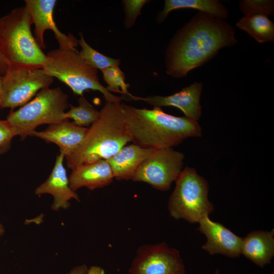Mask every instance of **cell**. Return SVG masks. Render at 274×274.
<instances>
[{
  "instance_id": "obj_1",
  "label": "cell",
  "mask_w": 274,
  "mask_h": 274,
  "mask_svg": "<svg viewBox=\"0 0 274 274\" xmlns=\"http://www.w3.org/2000/svg\"><path fill=\"white\" fill-rule=\"evenodd\" d=\"M234 28L223 19L199 12L174 35L165 52L166 73L186 77L211 60L219 50L236 43Z\"/></svg>"
},
{
  "instance_id": "obj_2",
  "label": "cell",
  "mask_w": 274,
  "mask_h": 274,
  "mask_svg": "<svg viewBox=\"0 0 274 274\" xmlns=\"http://www.w3.org/2000/svg\"><path fill=\"white\" fill-rule=\"evenodd\" d=\"M125 125L133 144L148 149L172 148L190 137H199L197 121L165 113L161 108H137L122 104Z\"/></svg>"
},
{
  "instance_id": "obj_3",
  "label": "cell",
  "mask_w": 274,
  "mask_h": 274,
  "mask_svg": "<svg viewBox=\"0 0 274 274\" xmlns=\"http://www.w3.org/2000/svg\"><path fill=\"white\" fill-rule=\"evenodd\" d=\"M100 112L98 119L88 128L79 147L65 157L72 170L82 164L107 160L131 141L121 102H106Z\"/></svg>"
},
{
  "instance_id": "obj_4",
  "label": "cell",
  "mask_w": 274,
  "mask_h": 274,
  "mask_svg": "<svg viewBox=\"0 0 274 274\" xmlns=\"http://www.w3.org/2000/svg\"><path fill=\"white\" fill-rule=\"evenodd\" d=\"M32 24L25 6L1 19L0 48L8 66L42 68L47 59L31 31Z\"/></svg>"
},
{
  "instance_id": "obj_5",
  "label": "cell",
  "mask_w": 274,
  "mask_h": 274,
  "mask_svg": "<svg viewBox=\"0 0 274 274\" xmlns=\"http://www.w3.org/2000/svg\"><path fill=\"white\" fill-rule=\"evenodd\" d=\"M47 55L43 69L70 87L74 93L82 96L87 90L98 91L107 102H121L123 97L114 95L101 84L97 70L88 64L77 50L56 49Z\"/></svg>"
},
{
  "instance_id": "obj_6",
  "label": "cell",
  "mask_w": 274,
  "mask_h": 274,
  "mask_svg": "<svg viewBox=\"0 0 274 274\" xmlns=\"http://www.w3.org/2000/svg\"><path fill=\"white\" fill-rule=\"evenodd\" d=\"M69 105L68 95L60 87L46 88L18 110L11 111L6 120L15 135L23 140L41 125L54 124L65 120L63 116Z\"/></svg>"
},
{
  "instance_id": "obj_7",
  "label": "cell",
  "mask_w": 274,
  "mask_h": 274,
  "mask_svg": "<svg viewBox=\"0 0 274 274\" xmlns=\"http://www.w3.org/2000/svg\"><path fill=\"white\" fill-rule=\"evenodd\" d=\"M175 182L168 202L170 216L195 223L213 211V204L208 197V182L195 168L186 167Z\"/></svg>"
},
{
  "instance_id": "obj_8",
  "label": "cell",
  "mask_w": 274,
  "mask_h": 274,
  "mask_svg": "<svg viewBox=\"0 0 274 274\" xmlns=\"http://www.w3.org/2000/svg\"><path fill=\"white\" fill-rule=\"evenodd\" d=\"M53 79L42 68L8 66L2 76L1 108L13 111L24 105L38 91L49 87Z\"/></svg>"
},
{
  "instance_id": "obj_9",
  "label": "cell",
  "mask_w": 274,
  "mask_h": 274,
  "mask_svg": "<svg viewBox=\"0 0 274 274\" xmlns=\"http://www.w3.org/2000/svg\"><path fill=\"white\" fill-rule=\"evenodd\" d=\"M184 160V154L172 148L155 149L140 165L131 180L167 191L182 172Z\"/></svg>"
},
{
  "instance_id": "obj_10",
  "label": "cell",
  "mask_w": 274,
  "mask_h": 274,
  "mask_svg": "<svg viewBox=\"0 0 274 274\" xmlns=\"http://www.w3.org/2000/svg\"><path fill=\"white\" fill-rule=\"evenodd\" d=\"M180 252L165 242L140 246L132 260L129 274H185Z\"/></svg>"
},
{
  "instance_id": "obj_11",
  "label": "cell",
  "mask_w": 274,
  "mask_h": 274,
  "mask_svg": "<svg viewBox=\"0 0 274 274\" xmlns=\"http://www.w3.org/2000/svg\"><path fill=\"white\" fill-rule=\"evenodd\" d=\"M25 6L35 24V38L42 49L46 48L44 34L46 30H52L56 39L59 48L75 50L78 46V40L73 35H66L58 28L53 18L56 0H25Z\"/></svg>"
},
{
  "instance_id": "obj_12",
  "label": "cell",
  "mask_w": 274,
  "mask_h": 274,
  "mask_svg": "<svg viewBox=\"0 0 274 274\" xmlns=\"http://www.w3.org/2000/svg\"><path fill=\"white\" fill-rule=\"evenodd\" d=\"M203 84L195 82L183 88L181 91L167 96L150 95L139 97L131 94L127 95L132 100H140L159 107L172 106L181 110L185 117L197 121L201 114L200 98Z\"/></svg>"
},
{
  "instance_id": "obj_13",
  "label": "cell",
  "mask_w": 274,
  "mask_h": 274,
  "mask_svg": "<svg viewBox=\"0 0 274 274\" xmlns=\"http://www.w3.org/2000/svg\"><path fill=\"white\" fill-rule=\"evenodd\" d=\"M198 223L197 229L207 237L202 248L210 254H220L232 258L241 254L242 237L221 223L213 221L209 216L203 217Z\"/></svg>"
},
{
  "instance_id": "obj_14",
  "label": "cell",
  "mask_w": 274,
  "mask_h": 274,
  "mask_svg": "<svg viewBox=\"0 0 274 274\" xmlns=\"http://www.w3.org/2000/svg\"><path fill=\"white\" fill-rule=\"evenodd\" d=\"M64 158L65 156L60 153L56 158L50 175L35 191V194L39 196L49 194L53 196V201L51 208L54 211L69 208L70 200L72 199L80 201L78 194L70 186L68 178L63 164Z\"/></svg>"
},
{
  "instance_id": "obj_15",
  "label": "cell",
  "mask_w": 274,
  "mask_h": 274,
  "mask_svg": "<svg viewBox=\"0 0 274 274\" xmlns=\"http://www.w3.org/2000/svg\"><path fill=\"white\" fill-rule=\"evenodd\" d=\"M88 128L80 127L68 119L49 125L43 131H34L30 136L56 144L65 157L74 152L82 143Z\"/></svg>"
},
{
  "instance_id": "obj_16",
  "label": "cell",
  "mask_w": 274,
  "mask_h": 274,
  "mask_svg": "<svg viewBox=\"0 0 274 274\" xmlns=\"http://www.w3.org/2000/svg\"><path fill=\"white\" fill-rule=\"evenodd\" d=\"M114 179L106 159L79 165L72 169L68 177L70 186L75 191L82 187L90 190L102 188L112 183Z\"/></svg>"
},
{
  "instance_id": "obj_17",
  "label": "cell",
  "mask_w": 274,
  "mask_h": 274,
  "mask_svg": "<svg viewBox=\"0 0 274 274\" xmlns=\"http://www.w3.org/2000/svg\"><path fill=\"white\" fill-rule=\"evenodd\" d=\"M154 150L145 148L135 144L123 147L117 153L107 159L114 179L118 180H132L137 169Z\"/></svg>"
},
{
  "instance_id": "obj_18",
  "label": "cell",
  "mask_w": 274,
  "mask_h": 274,
  "mask_svg": "<svg viewBox=\"0 0 274 274\" xmlns=\"http://www.w3.org/2000/svg\"><path fill=\"white\" fill-rule=\"evenodd\" d=\"M274 231H253L242 238L241 254L263 267L274 255Z\"/></svg>"
},
{
  "instance_id": "obj_19",
  "label": "cell",
  "mask_w": 274,
  "mask_h": 274,
  "mask_svg": "<svg viewBox=\"0 0 274 274\" xmlns=\"http://www.w3.org/2000/svg\"><path fill=\"white\" fill-rule=\"evenodd\" d=\"M180 9H196L222 19L228 16L227 9L217 0H165L163 9L157 16V22L162 23L170 12Z\"/></svg>"
},
{
  "instance_id": "obj_20",
  "label": "cell",
  "mask_w": 274,
  "mask_h": 274,
  "mask_svg": "<svg viewBox=\"0 0 274 274\" xmlns=\"http://www.w3.org/2000/svg\"><path fill=\"white\" fill-rule=\"evenodd\" d=\"M236 25L259 43L274 41V24L265 15H245Z\"/></svg>"
},
{
  "instance_id": "obj_21",
  "label": "cell",
  "mask_w": 274,
  "mask_h": 274,
  "mask_svg": "<svg viewBox=\"0 0 274 274\" xmlns=\"http://www.w3.org/2000/svg\"><path fill=\"white\" fill-rule=\"evenodd\" d=\"M78 106L70 104V110L64 114V119H72L73 122L80 127L88 126L95 122L100 112L91 105L83 95L78 99Z\"/></svg>"
},
{
  "instance_id": "obj_22",
  "label": "cell",
  "mask_w": 274,
  "mask_h": 274,
  "mask_svg": "<svg viewBox=\"0 0 274 274\" xmlns=\"http://www.w3.org/2000/svg\"><path fill=\"white\" fill-rule=\"evenodd\" d=\"M78 43L81 47L80 56L93 68L102 71L111 66H119L120 59L107 56L93 49L86 42L82 34L80 35Z\"/></svg>"
},
{
  "instance_id": "obj_23",
  "label": "cell",
  "mask_w": 274,
  "mask_h": 274,
  "mask_svg": "<svg viewBox=\"0 0 274 274\" xmlns=\"http://www.w3.org/2000/svg\"><path fill=\"white\" fill-rule=\"evenodd\" d=\"M106 88L111 92L129 95L128 89L130 85L125 82V75L119 66H111L102 71Z\"/></svg>"
},
{
  "instance_id": "obj_24",
  "label": "cell",
  "mask_w": 274,
  "mask_h": 274,
  "mask_svg": "<svg viewBox=\"0 0 274 274\" xmlns=\"http://www.w3.org/2000/svg\"><path fill=\"white\" fill-rule=\"evenodd\" d=\"M239 8L245 15H273L274 1L271 0H243L239 2Z\"/></svg>"
},
{
  "instance_id": "obj_25",
  "label": "cell",
  "mask_w": 274,
  "mask_h": 274,
  "mask_svg": "<svg viewBox=\"0 0 274 274\" xmlns=\"http://www.w3.org/2000/svg\"><path fill=\"white\" fill-rule=\"evenodd\" d=\"M148 0H123L122 1L125 14L124 25L126 28L132 27L144 5Z\"/></svg>"
},
{
  "instance_id": "obj_26",
  "label": "cell",
  "mask_w": 274,
  "mask_h": 274,
  "mask_svg": "<svg viewBox=\"0 0 274 274\" xmlns=\"http://www.w3.org/2000/svg\"><path fill=\"white\" fill-rule=\"evenodd\" d=\"M15 136L10 123L7 120H0V154L10 150L12 140Z\"/></svg>"
},
{
  "instance_id": "obj_27",
  "label": "cell",
  "mask_w": 274,
  "mask_h": 274,
  "mask_svg": "<svg viewBox=\"0 0 274 274\" xmlns=\"http://www.w3.org/2000/svg\"><path fill=\"white\" fill-rule=\"evenodd\" d=\"M88 270L87 265L83 264L74 267L65 274H87Z\"/></svg>"
},
{
  "instance_id": "obj_28",
  "label": "cell",
  "mask_w": 274,
  "mask_h": 274,
  "mask_svg": "<svg viewBox=\"0 0 274 274\" xmlns=\"http://www.w3.org/2000/svg\"><path fill=\"white\" fill-rule=\"evenodd\" d=\"M0 17V22H1ZM8 68V65L4 58L0 48V76H3Z\"/></svg>"
},
{
  "instance_id": "obj_29",
  "label": "cell",
  "mask_w": 274,
  "mask_h": 274,
  "mask_svg": "<svg viewBox=\"0 0 274 274\" xmlns=\"http://www.w3.org/2000/svg\"><path fill=\"white\" fill-rule=\"evenodd\" d=\"M87 274H105V271L100 267L94 266L88 268Z\"/></svg>"
},
{
  "instance_id": "obj_30",
  "label": "cell",
  "mask_w": 274,
  "mask_h": 274,
  "mask_svg": "<svg viewBox=\"0 0 274 274\" xmlns=\"http://www.w3.org/2000/svg\"><path fill=\"white\" fill-rule=\"evenodd\" d=\"M2 76H0V108L2 100Z\"/></svg>"
},
{
  "instance_id": "obj_31",
  "label": "cell",
  "mask_w": 274,
  "mask_h": 274,
  "mask_svg": "<svg viewBox=\"0 0 274 274\" xmlns=\"http://www.w3.org/2000/svg\"><path fill=\"white\" fill-rule=\"evenodd\" d=\"M5 232V229L2 223H0V237L3 235Z\"/></svg>"
},
{
  "instance_id": "obj_32",
  "label": "cell",
  "mask_w": 274,
  "mask_h": 274,
  "mask_svg": "<svg viewBox=\"0 0 274 274\" xmlns=\"http://www.w3.org/2000/svg\"><path fill=\"white\" fill-rule=\"evenodd\" d=\"M214 274H220V270L218 269H217Z\"/></svg>"
}]
</instances>
